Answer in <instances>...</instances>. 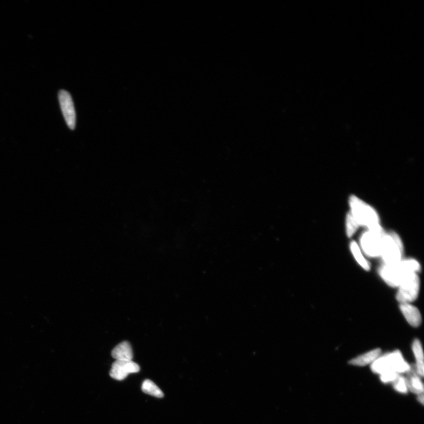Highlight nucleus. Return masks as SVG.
<instances>
[{
	"label": "nucleus",
	"instance_id": "nucleus-12",
	"mask_svg": "<svg viewBox=\"0 0 424 424\" xmlns=\"http://www.w3.org/2000/svg\"><path fill=\"white\" fill-rule=\"evenodd\" d=\"M380 353H381V351L380 349H375L352 359L350 364L356 366H365L374 362L380 357Z\"/></svg>",
	"mask_w": 424,
	"mask_h": 424
},
{
	"label": "nucleus",
	"instance_id": "nucleus-6",
	"mask_svg": "<svg viewBox=\"0 0 424 424\" xmlns=\"http://www.w3.org/2000/svg\"><path fill=\"white\" fill-rule=\"evenodd\" d=\"M383 231L368 230L361 236L360 242L362 249L367 256L376 258L380 256L383 236Z\"/></svg>",
	"mask_w": 424,
	"mask_h": 424
},
{
	"label": "nucleus",
	"instance_id": "nucleus-16",
	"mask_svg": "<svg viewBox=\"0 0 424 424\" xmlns=\"http://www.w3.org/2000/svg\"><path fill=\"white\" fill-rule=\"evenodd\" d=\"M359 225L353 215L350 211L346 219V232L348 237H351L357 232Z\"/></svg>",
	"mask_w": 424,
	"mask_h": 424
},
{
	"label": "nucleus",
	"instance_id": "nucleus-5",
	"mask_svg": "<svg viewBox=\"0 0 424 424\" xmlns=\"http://www.w3.org/2000/svg\"><path fill=\"white\" fill-rule=\"evenodd\" d=\"M419 287L420 281L418 274L414 273L409 275L398 287L397 301L401 304H410L417 298Z\"/></svg>",
	"mask_w": 424,
	"mask_h": 424
},
{
	"label": "nucleus",
	"instance_id": "nucleus-4",
	"mask_svg": "<svg viewBox=\"0 0 424 424\" xmlns=\"http://www.w3.org/2000/svg\"><path fill=\"white\" fill-rule=\"evenodd\" d=\"M403 245L399 236L394 232L386 233L383 238L380 256L385 265L398 263L402 260Z\"/></svg>",
	"mask_w": 424,
	"mask_h": 424
},
{
	"label": "nucleus",
	"instance_id": "nucleus-14",
	"mask_svg": "<svg viewBox=\"0 0 424 424\" xmlns=\"http://www.w3.org/2000/svg\"><path fill=\"white\" fill-rule=\"evenodd\" d=\"M351 250L353 253L355 260L358 264L366 271H369L370 266L369 262L366 260L364 255L362 253L360 247L355 241L352 242L350 244Z\"/></svg>",
	"mask_w": 424,
	"mask_h": 424
},
{
	"label": "nucleus",
	"instance_id": "nucleus-7",
	"mask_svg": "<svg viewBox=\"0 0 424 424\" xmlns=\"http://www.w3.org/2000/svg\"><path fill=\"white\" fill-rule=\"evenodd\" d=\"M59 100L61 109L68 127L71 130H74L76 123V114L73 100L69 93L63 90L59 93Z\"/></svg>",
	"mask_w": 424,
	"mask_h": 424
},
{
	"label": "nucleus",
	"instance_id": "nucleus-18",
	"mask_svg": "<svg viewBox=\"0 0 424 424\" xmlns=\"http://www.w3.org/2000/svg\"><path fill=\"white\" fill-rule=\"evenodd\" d=\"M398 375V373L396 372L388 371L380 374V380L384 383H393Z\"/></svg>",
	"mask_w": 424,
	"mask_h": 424
},
{
	"label": "nucleus",
	"instance_id": "nucleus-10",
	"mask_svg": "<svg viewBox=\"0 0 424 424\" xmlns=\"http://www.w3.org/2000/svg\"><path fill=\"white\" fill-rule=\"evenodd\" d=\"M407 373V378L405 379L407 389L416 394L419 395L423 393L422 383L418 376L419 374L415 365L410 366V369Z\"/></svg>",
	"mask_w": 424,
	"mask_h": 424
},
{
	"label": "nucleus",
	"instance_id": "nucleus-9",
	"mask_svg": "<svg viewBox=\"0 0 424 424\" xmlns=\"http://www.w3.org/2000/svg\"><path fill=\"white\" fill-rule=\"evenodd\" d=\"M400 309L402 314L409 325L415 328L421 325V315L417 308L410 304H401Z\"/></svg>",
	"mask_w": 424,
	"mask_h": 424
},
{
	"label": "nucleus",
	"instance_id": "nucleus-13",
	"mask_svg": "<svg viewBox=\"0 0 424 424\" xmlns=\"http://www.w3.org/2000/svg\"><path fill=\"white\" fill-rule=\"evenodd\" d=\"M412 350L416 358V369L419 375L423 376V354L421 342L418 340H415L412 344Z\"/></svg>",
	"mask_w": 424,
	"mask_h": 424
},
{
	"label": "nucleus",
	"instance_id": "nucleus-3",
	"mask_svg": "<svg viewBox=\"0 0 424 424\" xmlns=\"http://www.w3.org/2000/svg\"><path fill=\"white\" fill-rule=\"evenodd\" d=\"M371 369L373 372L380 375L388 371L400 373L407 372L410 365L405 361L400 351H395L377 358L372 362Z\"/></svg>",
	"mask_w": 424,
	"mask_h": 424
},
{
	"label": "nucleus",
	"instance_id": "nucleus-8",
	"mask_svg": "<svg viewBox=\"0 0 424 424\" xmlns=\"http://www.w3.org/2000/svg\"><path fill=\"white\" fill-rule=\"evenodd\" d=\"M140 370V366L133 361L116 360L111 366L110 375L114 379L123 380L131 373H138Z\"/></svg>",
	"mask_w": 424,
	"mask_h": 424
},
{
	"label": "nucleus",
	"instance_id": "nucleus-17",
	"mask_svg": "<svg viewBox=\"0 0 424 424\" xmlns=\"http://www.w3.org/2000/svg\"><path fill=\"white\" fill-rule=\"evenodd\" d=\"M394 389L401 393H407L408 389L406 385L405 379L403 376L398 375L393 382Z\"/></svg>",
	"mask_w": 424,
	"mask_h": 424
},
{
	"label": "nucleus",
	"instance_id": "nucleus-15",
	"mask_svg": "<svg viewBox=\"0 0 424 424\" xmlns=\"http://www.w3.org/2000/svg\"><path fill=\"white\" fill-rule=\"evenodd\" d=\"M142 390L144 393L151 395L158 398L164 397L162 391L158 387L152 380L146 379L143 383Z\"/></svg>",
	"mask_w": 424,
	"mask_h": 424
},
{
	"label": "nucleus",
	"instance_id": "nucleus-2",
	"mask_svg": "<svg viewBox=\"0 0 424 424\" xmlns=\"http://www.w3.org/2000/svg\"><path fill=\"white\" fill-rule=\"evenodd\" d=\"M351 213L353 215L359 226H364L370 231H381L379 218L373 207L359 197L352 196L350 198Z\"/></svg>",
	"mask_w": 424,
	"mask_h": 424
},
{
	"label": "nucleus",
	"instance_id": "nucleus-19",
	"mask_svg": "<svg viewBox=\"0 0 424 424\" xmlns=\"http://www.w3.org/2000/svg\"><path fill=\"white\" fill-rule=\"evenodd\" d=\"M418 400L420 402H421V403L422 405L423 404V393L419 394Z\"/></svg>",
	"mask_w": 424,
	"mask_h": 424
},
{
	"label": "nucleus",
	"instance_id": "nucleus-1",
	"mask_svg": "<svg viewBox=\"0 0 424 424\" xmlns=\"http://www.w3.org/2000/svg\"><path fill=\"white\" fill-rule=\"evenodd\" d=\"M421 270L419 262L412 259L402 260L398 263L383 265L379 269V274L387 285L398 287L409 275Z\"/></svg>",
	"mask_w": 424,
	"mask_h": 424
},
{
	"label": "nucleus",
	"instance_id": "nucleus-11",
	"mask_svg": "<svg viewBox=\"0 0 424 424\" xmlns=\"http://www.w3.org/2000/svg\"><path fill=\"white\" fill-rule=\"evenodd\" d=\"M111 356L118 361H132L134 354L131 344L123 341L118 344L111 351Z\"/></svg>",
	"mask_w": 424,
	"mask_h": 424
}]
</instances>
